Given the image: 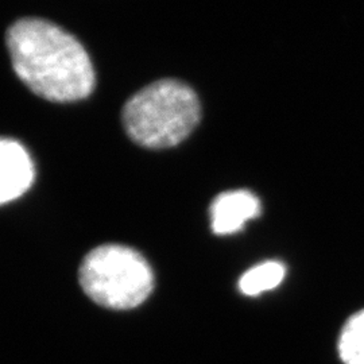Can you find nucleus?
<instances>
[{"instance_id": "nucleus-7", "label": "nucleus", "mask_w": 364, "mask_h": 364, "mask_svg": "<svg viewBox=\"0 0 364 364\" xmlns=\"http://www.w3.org/2000/svg\"><path fill=\"white\" fill-rule=\"evenodd\" d=\"M338 358L343 364H364V309L353 313L340 331Z\"/></svg>"}, {"instance_id": "nucleus-1", "label": "nucleus", "mask_w": 364, "mask_h": 364, "mask_svg": "<svg viewBox=\"0 0 364 364\" xmlns=\"http://www.w3.org/2000/svg\"><path fill=\"white\" fill-rule=\"evenodd\" d=\"M6 43L16 76L39 97L73 103L95 90L88 52L75 36L50 21H16L6 33Z\"/></svg>"}, {"instance_id": "nucleus-6", "label": "nucleus", "mask_w": 364, "mask_h": 364, "mask_svg": "<svg viewBox=\"0 0 364 364\" xmlns=\"http://www.w3.org/2000/svg\"><path fill=\"white\" fill-rule=\"evenodd\" d=\"M287 274L284 263L267 260L254 266L239 279V290L248 297L259 296L278 287Z\"/></svg>"}, {"instance_id": "nucleus-4", "label": "nucleus", "mask_w": 364, "mask_h": 364, "mask_svg": "<svg viewBox=\"0 0 364 364\" xmlns=\"http://www.w3.org/2000/svg\"><path fill=\"white\" fill-rule=\"evenodd\" d=\"M36 180L34 161L21 142L0 138V205L25 195Z\"/></svg>"}, {"instance_id": "nucleus-5", "label": "nucleus", "mask_w": 364, "mask_h": 364, "mask_svg": "<svg viewBox=\"0 0 364 364\" xmlns=\"http://www.w3.org/2000/svg\"><path fill=\"white\" fill-rule=\"evenodd\" d=\"M260 215V201L248 191H230L218 196L210 205L212 231L216 235L236 234L248 220Z\"/></svg>"}, {"instance_id": "nucleus-3", "label": "nucleus", "mask_w": 364, "mask_h": 364, "mask_svg": "<svg viewBox=\"0 0 364 364\" xmlns=\"http://www.w3.org/2000/svg\"><path fill=\"white\" fill-rule=\"evenodd\" d=\"M80 287L97 305L129 311L144 304L154 289V273L136 250L103 245L85 255L78 270Z\"/></svg>"}, {"instance_id": "nucleus-2", "label": "nucleus", "mask_w": 364, "mask_h": 364, "mask_svg": "<svg viewBox=\"0 0 364 364\" xmlns=\"http://www.w3.org/2000/svg\"><path fill=\"white\" fill-rule=\"evenodd\" d=\"M201 117L196 92L177 80H159L135 93L122 114L131 141L146 149L181 144Z\"/></svg>"}]
</instances>
